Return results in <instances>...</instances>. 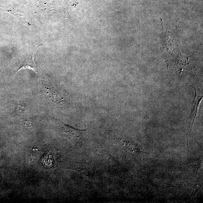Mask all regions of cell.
<instances>
[{
	"label": "cell",
	"mask_w": 203,
	"mask_h": 203,
	"mask_svg": "<svg viewBox=\"0 0 203 203\" xmlns=\"http://www.w3.org/2000/svg\"><path fill=\"white\" fill-rule=\"evenodd\" d=\"M24 69L31 70H33V71H34V72H35V73L37 74V73L36 72V70H35V68H34V67H32L30 66L26 65L23 66L22 67H21V68H20V69H19L18 70V71H17V72H16V74H15V75L14 76H15L17 74H18V72H19L20 70H21Z\"/></svg>",
	"instance_id": "cell-3"
},
{
	"label": "cell",
	"mask_w": 203,
	"mask_h": 203,
	"mask_svg": "<svg viewBox=\"0 0 203 203\" xmlns=\"http://www.w3.org/2000/svg\"><path fill=\"white\" fill-rule=\"evenodd\" d=\"M27 108L24 105L20 103L16 107V111L18 113H22L27 111Z\"/></svg>",
	"instance_id": "cell-2"
},
{
	"label": "cell",
	"mask_w": 203,
	"mask_h": 203,
	"mask_svg": "<svg viewBox=\"0 0 203 203\" xmlns=\"http://www.w3.org/2000/svg\"><path fill=\"white\" fill-rule=\"evenodd\" d=\"M23 125L26 128H29L32 126V122L29 120H26L23 123Z\"/></svg>",
	"instance_id": "cell-4"
},
{
	"label": "cell",
	"mask_w": 203,
	"mask_h": 203,
	"mask_svg": "<svg viewBox=\"0 0 203 203\" xmlns=\"http://www.w3.org/2000/svg\"><path fill=\"white\" fill-rule=\"evenodd\" d=\"M64 132L69 135L71 136L73 139L77 140L80 137L83 132L86 131V129H79L74 128L69 125L64 124Z\"/></svg>",
	"instance_id": "cell-1"
}]
</instances>
